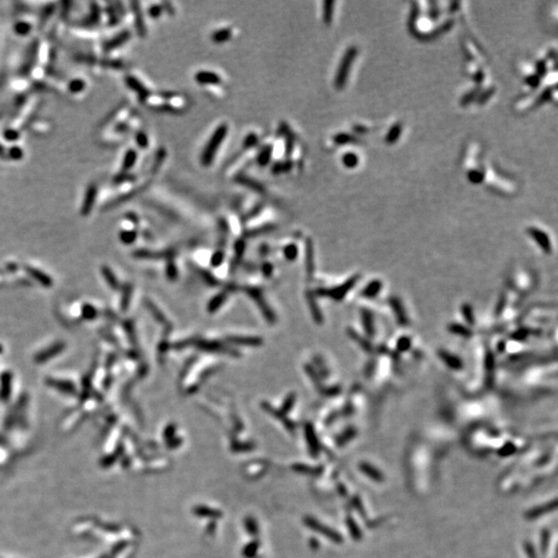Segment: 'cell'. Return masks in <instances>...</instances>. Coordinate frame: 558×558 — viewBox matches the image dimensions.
<instances>
[{
  "label": "cell",
  "mask_w": 558,
  "mask_h": 558,
  "mask_svg": "<svg viewBox=\"0 0 558 558\" xmlns=\"http://www.w3.org/2000/svg\"><path fill=\"white\" fill-rule=\"evenodd\" d=\"M194 80L201 85H219L222 83V78L211 71H199L194 74Z\"/></svg>",
  "instance_id": "cell-4"
},
{
  "label": "cell",
  "mask_w": 558,
  "mask_h": 558,
  "mask_svg": "<svg viewBox=\"0 0 558 558\" xmlns=\"http://www.w3.org/2000/svg\"><path fill=\"white\" fill-rule=\"evenodd\" d=\"M306 437H307V443L309 446V450L312 454L314 457H316L318 451H319V446H318V443H317V439L316 437V434L314 432V430L312 428L308 427L306 430Z\"/></svg>",
  "instance_id": "cell-13"
},
{
  "label": "cell",
  "mask_w": 558,
  "mask_h": 558,
  "mask_svg": "<svg viewBox=\"0 0 558 558\" xmlns=\"http://www.w3.org/2000/svg\"><path fill=\"white\" fill-rule=\"evenodd\" d=\"M63 346H64V345L61 344V343H58V344H56V345L51 346V349L46 350V351H44V352H41V353L38 354V356L37 357V361L39 362V363H41V362L49 360L50 358H52L53 356H55V354L60 353V352L63 350Z\"/></svg>",
  "instance_id": "cell-11"
},
{
  "label": "cell",
  "mask_w": 558,
  "mask_h": 558,
  "mask_svg": "<svg viewBox=\"0 0 558 558\" xmlns=\"http://www.w3.org/2000/svg\"><path fill=\"white\" fill-rule=\"evenodd\" d=\"M126 82H128V85H129L132 90H134V92L138 93V95H139V97L141 98V100H145V99L149 96V94H150L149 90H148L145 86H144L143 84H142L139 80H137L136 78L129 77L128 80H126Z\"/></svg>",
  "instance_id": "cell-7"
},
{
  "label": "cell",
  "mask_w": 558,
  "mask_h": 558,
  "mask_svg": "<svg viewBox=\"0 0 558 558\" xmlns=\"http://www.w3.org/2000/svg\"><path fill=\"white\" fill-rule=\"evenodd\" d=\"M163 11H164V6L159 5V4H154L149 8V14L152 18H158L160 14L163 13Z\"/></svg>",
  "instance_id": "cell-27"
},
{
  "label": "cell",
  "mask_w": 558,
  "mask_h": 558,
  "mask_svg": "<svg viewBox=\"0 0 558 558\" xmlns=\"http://www.w3.org/2000/svg\"><path fill=\"white\" fill-rule=\"evenodd\" d=\"M134 7H133V12H134V18H136V24H137V27L138 30L140 32V35L144 36L146 33V28H145V25H144L143 19H142V15H141V11H140V7L138 3H133Z\"/></svg>",
  "instance_id": "cell-14"
},
{
  "label": "cell",
  "mask_w": 558,
  "mask_h": 558,
  "mask_svg": "<svg viewBox=\"0 0 558 558\" xmlns=\"http://www.w3.org/2000/svg\"><path fill=\"white\" fill-rule=\"evenodd\" d=\"M258 143H259V137L257 136L256 133L251 132L249 134H247L246 137H245V139L243 141V147L245 149H249V148L257 146Z\"/></svg>",
  "instance_id": "cell-20"
},
{
  "label": "cell",
  "mask_w": 558,
  "mask_h": 558,
  "mask_svg": "<svg viewBox=\"0 0 558 558\" xmlns=\"http://www.w3.org/2000/svg\"><path fill=\"white\" fill-rule=\"evenodd\" d=\"M50 384L52 385L53 387H54V386L57 387V388L59 389V390L67 392V393H73V392H74V389L72 384L66 383V382H54V380H52V382H51Z\"/></svg>",
  "instance_id": "cell-24"
},
{
  "label": "cell",
  "mask_w": 558,
  "mask_h": 558,
  "mask_svg": "<svg viewBox=\"0 0 558 558\" xmlns=\"http://www.w3.org/2000/svg\"><path fill=\"white\" fill-rule=\"evenodd\" d=\"M83 314H84V316H85L86 318L90 319V318H93L96 316V310L93 307H91L90 305H87L86 307H84Z\"/></svg>",
  "instance_id": "cell-28"
},
{
  "label": "cell",
  "mask_w": 558,
  "mask_h": 558,
  "mask_svg": "<svg viewBox=\"0 0 558 558\" xmlns=\"http://www.w3.org/2000/svg\"><path fill=\"white\" fill-rule=\"evenodd\" d=\"M549 543H550V532L548 529H544L540 534V550L543 551L544 555L547 553Z\"/></svg>",
  "instance_id": "cell-19"
},
{
  "label": "cell",
  "mask_w": 558,
  "mask_h": 558,
  "mask_svg": "<svg viewBox=\"0 0 558 558\" xmlns=\"http://www.w3.org/2000/svg\"><path fill=\"white\" fill-rule=\"evenodd\" d=\"M259 547L260 544L258 540H253V542L247 544L245 546V548L243 549V556H245L246 558H253L256 556L258 550H259Z\"/></svg>",
  "instance_id": "cell-15"
},
{
  "label": "cell",
  "mask_w": 558,
  "mask_h": 558,
  "mask_svg": "<svg viewBox=\"0 0 558 558\" xmlns=\"http://www.w3.org/2000/svg\"><path fill=\"white\" fill-rule=\"evenodd\" d=\"M28 272H29L33 277L37 278V280H38L40 283H43L44 285H50V284H51V279H50L47 275H45V274L41 273L40 271H38V270L29 268V269H28Z\"/></svg>",
  "instance_id": "cell-18"
},
{
  "label": "cell",
  "mask_w": 558,
  "mask_h": 558,
  "mask_svg": "<svg viewBox=\"0 0 558 558\" xmlns=\"http://www.w3.org/2000/svg\"><path fill=\"white\" fill-rule=\"evenodd\" d=\"M354 56H356V49L350 48L348 51H346V53L344 54V56L342 57V60L339 64V67H338L336 78H335V86L338 89L344 87L345 82H346V80H348V77H349L350 69H351V65H352L353 59H354Z\"/></svg>",
  "instance_id": "cell-2"
},
{
  "label": "cell",
  "mask_w": 558,
  "mask_h": 558,
  "mask_svg": "<svg viewBox=\"0 0 558 558\" xmlns=\"http://www.w3.org/2000/svg\"><path fill=\"white\" fill-rule=\"evenodd\" d=\"M555 509H556V501L554 500L551 502H548L546 504L537 506V508H535V509H531L530 511L527 512L526 517L529 519L539 518V517H540V516H543L549 512L554 511Z\"/></svg>",
  "instance_id": "cell-6"
},
{
  "label": "cell",
  "mask_w": 558,
  "mask_h": 558,
  "mask_svg": "<svg viewBox=\"0 0 558 558\" xmlns=\"http://www.w3.org/2000/svg\"><path fill=\"white\" fill-rule=\"evenodd\" d=\"M346 524H348V527H349L350 534L352 535V537L357 540L361 539V537H362L361 530L359 529L357 523L354 522V520L352 517H348V519H346Z\"/></svg>",
  "instance_id": "cell-16"
},
{
  "label": "cell",
  "mask_w": 558,
  "mask_h": 558,
  "mask_svg": "<svg viewBox=\"0 0 558 558\" xmlns=\"http://www.w3.org/2000/svg\"><path fill=\"white\" fill-rule=\"evenodd\" d=\"M342 162H343V164H344L345 167H353L354 166L357 165V163H358V158H357V156L354 155L353 153H348V154H345V155L343 156Z\"/></svg>",
  "instance_id": "cell-25"
},
{
  "label": "cell",
  "mask_w": 558,
  "mask_h": 558,
  "mask_svg": "<svg viewBox=\"0 0 558 558\" xmlns=\"http://www.w3.org/2000/svg\"><path fill=\"white\" fill-rule=\"evenodd\" d=\"M293 468L296 471L302 472V473H307V475H314V473L318 472L317 468L310 467V466H307V465H304V464H296V465H294Z\"/></svg>",
  "instance_id": "cell-23"
},
{
  "label": "cell",
  "mask_w": 558,
  "mask_h": 558,
  "mask_svg": "<svg viewBox=\"0 0 558 558\" xmlns=\"http://www.w3.org/2000/svg\"><path fill=\"white\" fill-rule=\"evenodd\" d=\"M232 37V29L231 28H221V29H217L215 30L212 36H211V39L213 40V43L215 44H223L225 43L226 40H229Z\"/></svg>",
  "instance_id": "cell-10"
},
{
  "label": "cell",
  "mask_w": 558,
  "mask_h": 558,
  "mask_svg": "<svg viewBox=\"0 0 558 558\" xmlns=\"http://www.w3.org/2000/svg\"><path fill=\"white\" fill-rule=\"evenodd\" d=\"M193 512L197 516H200V517H207L211 519H217L223 517V513L221 511L212 508H208V506L205 505L196 506V508L193 509Z\"/></svg>",
  "instance_id": "cell-9"
},
{
  "label": "cell",
  "mask_w": 558,
  "mask_h": 558,
  "mask_svg": "<svg viewBox=\"0 0 558 558\" xmlns=\"http://www.w3.org/2000/svg\"><path fill=\"white\" fill-rule=\"evenodd\" d=\"M245 527H246L247 531L249 532L250 535L252 536H257L258 532H259V526H258V523L257 521L253 519L252 517H247L245 519Z\"/></svg>",
  "instance_id": "cell-21"
},
{
  "label": "cell",
  "mask_w": 558,
  "mask_h": 558,
  "mask_svg": "<svg viewBox=\"0 0 558 558\" xmlns=\"http://www.w3.org/2000/svg\"><path fill=\"white\" fill-rule=\"evenodd\" d=\"M240 182H241L243 185L247 186V187H249V188H252L253 190H256V191H259V192H263V190H264L263 186L260 185L259 183H257L256 181H253V180H251V179L245 178V177H243V178H241V179H240Z\"/></svg>",
  "instance_id": "cell-22"
},
{
  "label": "cell",
  "mask_w": 558,
  "mask_h": 558,
  "mask_svg": "<svg viewBox=\"0 0 558 558\" xmlns=\"http://www.w3.org/2000/svg\"><path fill=\"white\" fill-rule=\"evenodd\" d=\"M359 467L361 469V471L364 473L365 476H367L369 479H371L372 481L377 482V483H380V482L384 481V475L380 470H378L376 467H374L373 465H371L367 462H362L360 463Z\"/></svg>",
  "instance_id": "cell-5"
},
{
  "label": "cell",
  "mask_w": 558,
  "mask_h": 558,
  "mask_svg": "<svg viewBox=\"0 0 558 558\" xmlns=\"http://www.w3.org/2000/svg\"><path fill=\"white\" fill-rule=\"evenodd\" d=\"M525 550H526V553H527L528 558H538V557H537L536 550H535L534 546H532V544H530V543H528V542L525 543Z\"/></svg>",
  "instance_id": "cell-29"
},
{
  "label": "cell",
  "mask_w": 558,
  "mask_h": 558,
  "mask_svg": "<svg viewBox=\"0 0 558 558\" xmlns=\"http://www.w3.org/2000/svg\"><path fill=\"white\" fill-rule=\"evenodd\" d=\"M333 5H334V2H332V1H326V2H324L323 18H324L325 23H327V24H329L330 22L332 21Z\"/></svg>",
  "instance_id": "cell-17"
},
{
  "label": "cell",
  "mask_w": 558,
  "mask_h": 558,
  "mask_svg": "<svg viewBox=\"0 0 558 558\" xmlns=\"http://www.w3.org/2000/svg\"><path fill=\"white\" fill-rule=\"evenodd\" d=\"M304 522H305V524L309 528L314 529L315 531L318 532V534L325 536L327 539H329L330 540H332V542L337 543V544L342 543L343 539H342L339 532H337L336 530H333L332 528L324 525V524L318 522L317 520L311 518V517H306L305 520H304Z\"/></svg>",
  "instance_id": "cell-3"
},
{
  "label": "cell",
  "mask_w": 558,
  "mask_h": 558,
  "mask_svg": "<svg viewBox=\"0 0 558 558\" xmlns=\"http://www.w3.org/2000/svg\"><path fill=\"white\" fill-rule=\"evenodd\" d=\"M136 159H137L136 152L132 151V150L129 151L128 154H126L125 160H124V167H125V168H130V167L134 164V162H136Z\"/></svg>",
  "instance_id": "cell-26"
},
{
  "label": "cell",
  "mask_w": 558,
  "mask_h": 558,
  "mask_svg": "<svg viewBox=\"0 0 558 558\" xmlns=\"http://www.w3.org/2000/svg\"><path fill=\"white\" fill-rule=\"evenodd\" d=\"M227 131H229V126L225 123L218 125L214 130V131L211 134V137L207 144L205 145L204 150H203L201 154V164L204 167H209L213 163L215 155L217 153L218 148L222 146L223 140L225 139Z\"/></svg>",
  "instance_id": "cell-1"
},
{
  "label": "cell",
  "mask_w": 558,
  "mask_h": 558,
  "mask_svg": "<svg viewBox=\"0 0 558 558\" xmlns=\"http://www.w3.org/2000/svg\"><path fill=\"white\" fill-rule=\"evenodd\" d=\"M294 163L291 159H286L284 162H275L271 167V171L273 174L278 175L281 173H287L293 170Z\"/></svg>",
  "instance_id": "cell-12"
},
{
  "label": "cell",
  "mask_w": 558,
  "mask_h": 558,
  "mask_svg": "<svg viewBox=\"0 0 558 558\" xmlns=\"http://www.w3.org/2000/svg\"><path fill=\"white\" fill-rule=\"evenodd\" d=\"M353 503H354V506H356V508H357V510H358L363 516H364L365 513H364V509H363L361 502H360L359 500H357V498H354V500H353Z\"/></svg>",
  "instance_id": "cell-31"
},
{
  "label": "cell",
  "mask_w": 558,
  "mask_h": 558,
  "mask_svg": "<svg viewBox=\"0 0 558 558\" xmlns=\"http://www.w3.org/2000/svg\"><path fill=\"white\" fill-rule=\"evenodd\" d=\"M273 154V146L272 145H265L261 147L259 151L257 156V162L260 167H266L271 162Z\"/></svg>",
  "instance_id": "cell-8"
},
{
  "label": "cell",
  "mask_w": 558,
  "mask_h": 558,
  "mask_svg": "<svg viewBox=\"0 0 558 558\" xmlns=\"http://www.w3.org/2000/svg\"><path fill=\"white\" fill-rule=\"evenodd\" d=\"M138 143L141 147H146L148 145V139L146 137L145 133H139L138 137H137Z\"/></svg>",
  "instance_id": "cell-30"
}]
</instances>
